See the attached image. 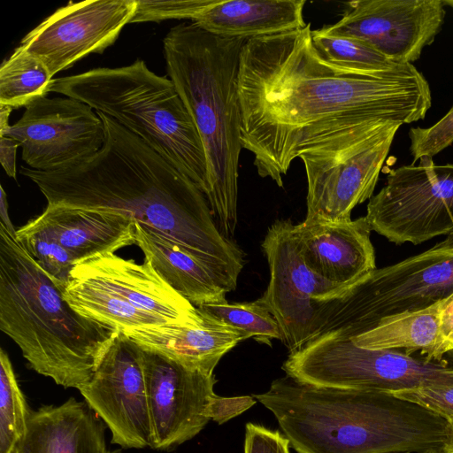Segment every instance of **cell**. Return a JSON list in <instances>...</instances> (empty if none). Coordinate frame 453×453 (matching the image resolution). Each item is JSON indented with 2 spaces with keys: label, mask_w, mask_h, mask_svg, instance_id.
<instances>
[{
  "label": "cell",
  "mask_w": 453,
  "mask_h": 453,
  "mask_svg": "<svg viewBox=\"0 0 453 453\" xmlns=\"http://www.w3.org/2000/svg\"><path fill=\"white\" fill-rule=\"evenodd\" d=\"M239 96L242 149L279 187L303 152L370 122L421 120L432 105L421 73L380 77L331 67L312 44L311 23L245 41Z\"/></svg>",
  "instance_id": "obj_1"
},
{
  "label": "cell",
  "mask_w": 453,
  "mask_h": 453,
  "mask_svg": "<svg viewBox=\"0 0 453 453\" xmlns=\"http://www.w3.org/2000/svg\"><path fill=\"white\" fill-rule=\"evenodd\" d=\"M97 113L105 134L100 150L53 171L22 165L20 173L38 187L48 206L130 218L177 243L236 288L243 252L219 229L204 194L141 138Z\"/></svg>",
  "instance_id": "obj_2"
},
{
  "label": "cell",
  "mask_w": 453,
  "mask_h": 453,
  "mask_svg": "<svg viewBox=\"0 0 453 453\" xmlns=\"http://www.w3.org/2000/svg\"><path fill=\"white\" fill-rule=\"evenodd\" d=\"M253 396L297 453L417 452L445 439V418L388 392L319 387L286 374Z\"/></svg>",
  "instance_id": "obj_3"
},
{
  "label": "cell",
  "mask_w": 453,
  "mask_h": 453,
  "mask_svg": "<svg viewBox=\"0 0 453 453\" xmlns=\"http://www.w3.org/2000/svg\"><path fill=\"white\" fill-rule=\"evenodd\" d=\"M245 39L211 34L195 22L173 27L163 40L168 77L202 139L208 168L206 199L220 232L237 225L242 111L240 57Z\"/></svg>",
  "instance_id": "obj_4"
},
{
  "label": "cell",
  "mask_w": 453,
  "mask_h": 453,
  "mask_svg": "<svg viewBox=\"0 0 453 453\" xmlns=\"http://www.w3.org/2000/svg\"><path fill=\"white\" fill-rule=\"evenodd\" d=\"M0 329L31 369L78 390L119 332L74 311L52 278L1 226Z\"/></svg>",
  "instance_id": "obj_5"
},
{
  "label": "cell",
  "mask_w": 453,
  "mask_h": 453,
  "mask_svg": "<svg viewBox=\"0 0 453 453\" xmlns=\"http://www.w3.org/2000/svg\"><path fill=\"white\" fill-rule=\"evenodd\" d=\"M49 91L116 120L187 175L206 197L207 159L194 119L172 80L150 71L142 59L53 79Z\"/></svg>",
  "instance_id": "obj_6"
},
{
  "label": "cell",
  "mask_w": 453,
  "mask_h": 453,
  "mask_svg": "<svg viewBox=\"0 0 453 453\" xmlns=\"http://www.w3.org/2000/svg\"><path fill=\"white\" fill-rule=\"evenodd\" d=\"M63 296L81 315L122 332L170 324L197 326L204 320L147 257L138 264L107 252L79 262Z\"/></svg>",
  "instance_id": "obj_7"
},
{
  "label": "cell",
  "mask_w": 453,
  "mask_h": 453,
  "mask_svg": "<svg viewBox=\"0 0 453 453\" xmlns=\"http://www.w3.org/2000/svg\"><path fill=\"white\" fill-rule=\"evenodd\" d=\"M452 294L453 235H449L419 254L374 269L324 301L314 340L327 334L353 338L383 318L424 309Z\"/></svg>",
  "instance_id": "obj_8"
},
{
  "label": "cell",
  "mask_w": 453,
  "mask_h": 453,
  "mask_svg": "<svg viewBox=\"0 0 453 453\" xmlns=\"http://www.w3.org/2000/svg\"><path fill=\"white\" fill-rule=\"evenodd\" d=\"M403 124L377 120L303 152L307 178L306 222L351 219V211L373 196L394 137Z\"/></svg>",
  "instance_id": "obj_9"
},
{
  "label": "cell",
  "mask_w": 453,
  "mask_h": 453,
  "mask_svg": "<svg viewBox=\"0 0 453 453\" xmlns=\"http://www.w3.org/2000/svg\"><path fill=\"white\" fill-rule=\"evenodd\" d=\"M287 375L319 387L392 392L430 384H453V367L399 350H372L350 338L327 334L290 353Z\"/></svg>",
  "instance_id": "obj_10"
},
{
  "label": "cell",
  "mask_w": 453,
  "mask_h": 453,
  "mask_svg": "<svg viewBox=\"0 0 453 453\" xmlns=\"http://www.w3.org/2000/svg\"><path fill=\"white\" fill-rule=\"evenodd\" d=\"M365 218L372 231L398 245L453 235V164L424 157L417 165L391 169Z\"/></svg>",
  "instance_id": "obj_11"
},
{
  "label": "cell",
  "mask_w": 453,
  "mask_h": 453,
  "mask_svg": "<svg viewBox=\"0 0 453 453\" xmlns=\"http://www.w3.org/2000/svg\"><path fill=\"white\" fill-rule=\"evenodd\" d=\"M152 447L171 451L198 434L212 419L222 424L239 415L236 396L217 395L213 373L157 351L142 349Z\"/></svg>",
  "instance_id": "obj_12"
},
{
  "label": "cell",
  "mask_w": 453,
  "mask_h": 453,
  "mask_svg": "<svg viewBox=\"0 0 453 453\" xmlns=\"http://www.w3.org/2000/svg\"><path fill=\"white\" fill-rule=\"evenodd\" d=\"M262 249L270 279L259 299L278 322L281 342L289 354L294 353L315 339L322 303L344 287L309 268L290 219H278L270 226Z\"/></svg>",
  "instance_id": "obj_13"
},
{
  "label": "cell",
  "mask_w": 453,
  "mask_h": 453,
  "mask_svg": "<svg viewBox=\"0 0 453 453\" xmlns=\"http://www.w3.org/2000/svg\"><path fill=\"white\" fill-rule=\"evenodd\" d=\"M123 449L152 447L142 349L119 331L80 390Z\"/></svg>",
  "instance_id": "obj_14"
},
{
  "label": "cell",
  "mask_w": 453,
  "mask_h": 453,
  "mask_svg": "<svg viewBox=\"0 0 453 453\" xmlns=\"http://www.w3.org/2000/svg\"><path fill=\"white\" fill-rule=\"evenodd\" d=\"M0 135L17 140L28 167L53 171L87 158L104 145V122L89 105L70 97H42Z\"/></svg>",
  "instance_id": "obj_15"
},
{
  "label": "cell",
  "mask_w": 453,
  "mask_h": 453,
  "mask_svg": "<svg viewBox=\"0 0 453 453\" xmlns=\"http://www.w3.org/2000/svg\"><path fill=\"white\" fill-rule=\"evenodd\" d=\"M136 0H86L58 8L27 33L19 46L53 78L91 53H102L130 23Z\"/></svg>",
  "instance_id": "obj_16"
},
{
  "label": "cell",
  "mask_w": 453,
  "mask_h": 453,
  "mask_svg": "<svg viewBox=\"0 0 453 453\" xmlns=\"http://www.w3.org/2000/svg\"><path fill=\"white\" fill-rule=\"evenodd\" d=\"M342 19L319 30L357 38L393 62L412 64L433 43L444 22L442 0H357Z\"/></svg>",
  "instance_id": "obj_17"
},
{
  "label": "cell",
  "mask_w": 453,
  "mask_h": 453,
  "mask_svg": "<svg viewBox=\"0 0 453 453\" xmlns=\"http://www.w3.org/2000/svg\"><path fill=\"white\" fill-rule=\"evenodd\" d=\"M371 226L365 216L336 223L295 225L303 259L323 279L347 287L376 269Z\"/></svg>",
  "instance_id": "obj_18"
},
{
  "label": "cell",
  "mask_w": 453,
  "mask_h": 453,
  "mask_svg": "<svg viewBox=\"0 0 453 453\" xmlns=\"http://www.w3.org/2000/svg\"><path fill=\"white\" fill-rule=\"evenodd\" d=\"M105 428L86 402L70 397L31 411L26 434L12 453H121L107 448Z\"/></svg>",
  "instance_id": "obj_19"
},
{
  "label": "cell",
  "mask_w": 453,
  "mask_h": 453,
  "mask_svg": "<svg viewBox=\"0 0 453 453\" xmlns=\"http://www.w3.org/2000/svg\"><path fill=\"white\" fill-rule=\"evenodd\" d=\"M31 222L50 233L76 264L135 243L134 220L119 214L47 205Z\"/></svg>",
  "instance_id": "obj_20"
},
{
  "label": "cell",
  "mask_w": 453,
  "mask_h": 453,
  "mask_svg": "<svg viewBox=\"0 0 453 453\" xmlns=\"http://www.w3.org/2000/svg\"><path fill=\"white\" fill-rule=\"evenodd\" d=\"M135 244L157 273L180 295L198 307L226 302L235 288L219 272L177 243L134 224Z\"/></svg>",
  "instance_id": "obj_21"
},
{
  "label": "cell",
  "mask_w": 453,
  "mask_h": 453,
  "mask_svg": "<svg viewBox=\"0 0 453 453\" xmlns=\"http://www.w3.org/2000/svg\"><path fill=\"white\" fill-rule=\"evenodd\" d=\"M305 0H214L192 21L228 38L254 39L304 27Z\"/></svg>",
  "instance_id": "obj_22"
},
{
  "label": "cell",
  "mask_w": 453,
  "mask_h": 453,
  "mask_svg": "<svg viewBox=\"0 0 453 453\" xmlns=\"http://www.w3.org/2000/svg\"><path fill=\"white\" fill-rule=\"evenodd\" d=\"M202 315L204 320L197 326L170 324L124 333L142 349L213 373L221 357L247 338L241 332Z\"/></svg>",
  "instance_id": "obj_23"
},
{
  "label": "cell",
  "mask_w": 453,
  "mask_h": 453,
  "mask_svg": "<svg viewBox=\"0 0 453 453\" xmlns=\"http://www.w3.org/2000/svg\"><path fill=\"white\" fill-rule=\"evenodd\" d=\"M451 296L424 309L383 318L371 330L350 339L363 349H403L410 356L419 351L428 362H443L447 351L441 335V317Z\"/></svg>",
  "instance_id": "obj_24"
},
{
  "label": "cell",
  "mask_w": 453,
  "mask_h": 453,
  "mask_svg": "<svg viewBox=\"0 0 453 453\" xmlns=\"http://www.w3.org/2000/svg\"><path fill=\"white\" fill-rule=\"evenodd\" d=\"M318 55L331 67L346 73L368 76H411L420 72L412 64L393 62L357 38L330 35L311 30Z\"/></svg>",
  "instance_id": "obj_25"
},
{
  "label": "cell",
  "mask_w": 453,
  "mask_h": 453,
  "mask_svg": "<svg viewBox=\"0 0 453 453\" xmlns=\"http://www.w3.org/2000/svg\"><path fill=\"white\" fill-rule=\"evenodd\" d=\"M52 80L45 65L19 45L0 67V104L27 107L45 97Z\"/></svg>",
  "instance_id": "obj_26"
},
{
  "label": "cell",
  "mask_w": 453,
  "mask_h": 453,
  "mask_svg": "<svg viewBox=\"0 0 453 453\" xmlns=\"http://www.w3.org/2000/svg\"><path fill=\"white\" fill-rule=\"evenodd\" d=\"M197 308L203 315L241 332L247 339L252 337L268 345L273 339L281 341L278 322L260 299L234 303L226 301Z\"/></svg>",
  "instance_id": "obj_27"
},
{
  "label": "cell",
  "mask_w": 453,
  "mask_h": 453,
  "mask_svg": "<svg viewBox=\"0 0 453 453\" xmlns=\"http://www.w3.org/2000/svg\"><path fill=\"white\" fill-rule=\"evenodd\" d=\"M8 354L0 349V453H12L23 438L30 415Z\"/></svg>",
  "instance_id": "obj_28"
},
{
  "label": "cell",
  "mask_w": 453,
  "mask_h": 453,
  "mask_svg": "<svg viewBox=\"0 0 453 453\" xmlns=\"http://www.w3.org/2000/svg\"><path fill=\"white\" fill-rule=\"evenodd\" d=\"M16 235L18 242L64 293L71 271L76 265L73 255L50 233L31 220L19 227Z\"/></svg>",
  "instance_id": "obj_29"
},
{
  "label": "cell",
  "mask_w": 453,
  "mask_h": 453,
  "mask_svg": "<svg viewBox=\"0 0 453 453\" xmlns=\"http://www.w3.org/2000/svg\"><path fill=\"white\" fill-rule=\"evenodd\" d=\"M408 135L411 165L424 157H434L453 143V104L434 125L429 127H412Z\"/></svg>",
  "instance_id": "obj_30"
},
{
  "label": "cell",
  "mask_w": 453,
  "mask_h": 453,
  "mask_svg": "<svg viewBox=\"0 0 453 453\" xmlns=\"http://www.w3.org/2000/svg\"><path fill=\"white\" fill-rule=\"evenodd\" d=\"M214 0H136L135 12L130 23L188 19L192 21Z\"/></svg>",
  "instance_id": "obj_31"
},
{
  "label": "cell",
  "mask_w": 453,
  "mask_h": 453,
  "mask_svg": "<svg viewBox=\"0 0 453 453\" xmlns=\"http://www.w3.org/2000/svg\"><path fill=\"white\" fill-rule=\"evenodd\" d=\"M388 393L413 402L447 421H453V384H430Z\"/></svg>",
  "instance_id": "obj_32"
},
{
  "label": "cell",
  "mask_w": 453,
  "mask_h": 453,
  "mask_svg": "<svg viewBox=\"0 0 453 453\" xmlns=\"http://www.w3.org/2000/svg\"><path fill=\"white\" fill-rule=\"evenodd\" d=\"M290 442L279 431L263 426L246 425L244 453H289Z\"/></svg>",
  "instance_id": "obj_33"
},
{
  "label": "cell",
  "mask_w": 453,
  "mask_h": 453,
  "mask_svg": "<svg viewBox=\"0 0 453 453\" xmlns=\"http://www.w3.org/2000/svg\"><path fill=\"white\" fill-rule=\"evenodd\" d=\"M20 143L11 137L0 135V163L6 174L16 180V154Z\"/></svg>",
  "instance_id": "obj_34"
},
{
  "label": "cell",
  "mask_w": 453,
  "mask_h": 453,
  "mask_svg": "<svg viewBox=\"0 0 453 453\" xmlns=\"http://www.w3.org/2000/svg\"><path fill=\"white\" fill-rule=\"evenodd\" d=\"M440 330L446 351L453 350V295L441 312Z\"/></svg>",
  "instance_id": "obj_35"
},
{
  "label": "cell",
  "mask_w": 453,
  "mask_h": 453,
  "mask_svg": "<svg viewBox=\"0 0 453 453\" xmlns=\"http://www.w3.org/2000/svg\"><path fill=\"white\" fill-rule=\"evenodd\" d=\"M0 226L3 227L12 238L17 240V230L14 229L9 217L7 196L3 186L0 187Z\"/></svg>",
  "instance_id": "obj_36"
},
{
  "label": "cell",
  "mask_w": 453,
  "mask_h": 453,
  "mask_svg": "<svg viewBox=\"0 0 453 453\" xmlns=\"http://www.w3.org/2000/svg\"><path fill=\"white\" fill-rule=\"evenodd\" d=\"M442 449L444 453H453V421H448Z\"/></svg>",
  "instance_id": "obj_37"
},
{
  "label": "cell",
  "mask_w": 453,
  "mask_h": 453,
  "mask_svg": "<svg viewBox=\"0 0 453 453\" xmlns=\"http://www.w3.org/2000/svg\"><path fill=\"white\" fill-rule=\"evenodd\" d=\"M13 109L12 107L0 104V134L9 127V116Z\"/></svg>",
  "instance_id": "obj_38"
},
{
  "label": "cell",
  "mask_w": 453,
  "mask_h": 453,
  "mask_svg": "<svg viewBox=\"0 0 453 453\" xmlns=\"http://www.w3.org/2000/svg\"><path fill=\"white\" fill-rule=\"evenodd\" d=\"M412 453H444V451H443L442 446H441V447L430 448V449H423V450L412 452Z\"/></svg>",
  "instance_id": "obj_39"
},
{
  "label": "cell",
  "mask_w": 453,
  "mask_h": 453,
  "mask_svg": "<svg viewBox=\"0 0 453 453\" xmlns=\"http://www.w3.org/2000/svg\"><path fill=\"white\" fill-rule=\"evenodd\" d=\"M443 3H444L445 5L449 4L450 6H453V0H451V1H443Z\"/></svg>",
  "instance_id": "obj_40"
},
{
  "label": "cell",
  "mask_w": 453,
  "mask_h": 453,
  "mask_svg": "<svg viewBox=\"0 0 453 453\" xmlns=\"http://www.w3.org/2000/svg\"><path fill=\"white\" fill-rule=\"evenodd\" d=\"M394 453H412V452H394Z\"/></svg>",
  "instance_id": "obj_41"
}]
</instances>
